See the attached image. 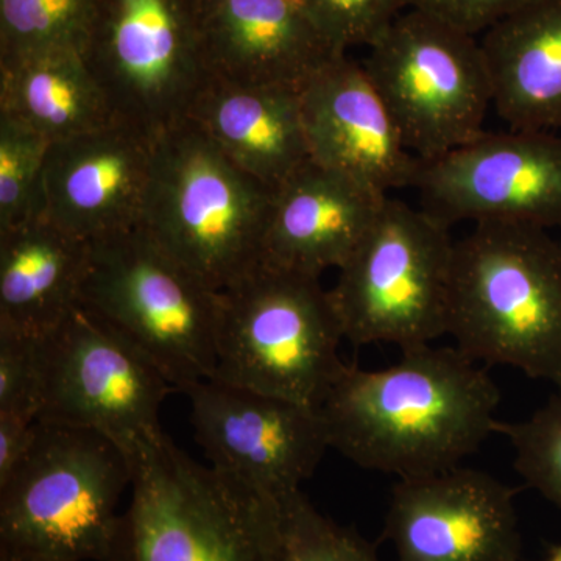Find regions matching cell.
Wrapping results in <instances>:
<instances>
[{
  "label": "cell",
  "instance_id": "6da1fadb",
  "mask_svg": "<svg viewBox=\"0 0 561 561\" xmlns=\"http://www.w3.org/2000/svg\"><path fill=\"white\" fill-rule=\"evenodd\" d=\"M501 394L456 346L401 351L381 370L342 368L321 402L331 449L365 470L421 478L459 467L497 434Z\"/></svg>",
  "mask_w": 561,
  "mask_h": 561
},
{
  "label": "cell",
  "instance_id": "7a4b0ae2",
  "mask_svg": "<svg viewBox=\"0 0 561 561\" xmlns=\"http://www.w3.org/2000/svg\"><path fill=\"white\" fill-rule=\"evenodd\" d=\"M448 335L478 364L560 386V242L540 228L474 225L454 245Z\"/></svg>",
  "mask_w": 561,
  "mask_h": 561
},
{
  "label": "cell",
  "instance_id": "3957f363",
  "mask_svg": "<svg viewBox=\"0 0 561 561\" xmlns=\"http://www.w3.org/2000/svg\"><path fill=\"white\" fill-rule=\"evenodd\" d=\"M273 195L186 119L157 136L142 227L224 291L262 264Z\"/></svg>",
  "mask_w": 561,
  "mask_h": 561
},
{
  "label": "cell",
  "instance_id": "277c9868",
  "mask_svg": "<svg viewBox=\"0 0 561 561\" xmlns=\"http://www.w3.org/2000/svg\"><path fill=\"white\" fill-rule=\"evenodd\" d=\"M80 306L184 391L216 375L224 297L140 225L90 242Z\"/></svg>",
  "mask_w": 561,
  "mask_h": 561
},
{
  "label": "cell",
  "instance_id": "5b68a950",
  "mask_svg": "<svg viewBox=\"0 0 561 561\" xmlns=\"http://www.w3.org/2000/svg\"><path fill=\"white\" fill-rule=\"evenodd\" d=\"M110 561H275L271 496L203 467L162 432L130 457Z\"/></svg>",
  "mask_w": 561,
  "mask_h": 561
},
{
  "label": "cell",
  "instance_id": "8992f818",
  "mask_svg": "<svg viewBox=\"0 0 561 561\" xmlns=\"http://www.w3.org/2000/svg\"><path fill=\"white\" fill-rule=\"evenodd\" d=\"M127 454L105 435L36 421L24 459L0 483V545L66 561H110Z\"/></svg>",
  "mask_w": 561,
  "mask_h": 561
},
{
  "label": "cell",
  "instance_id": "52a82bcc",
  "mask_svg": "<svg viewBox=\"0 0 561 561\" xmlns=\"http://www.w3.org/2000/svg\"><path fill=\"white\" fill-rule=\"evenodd\" d=\"M221 297L213 379L320 408L345 367V334L320 278L261 264Z\"/></svg>",
  "mask_w": 561,
  "mask_h": 561
},
{
  "label": "cell",
  "instance_id": "ba28073f",
  "mask_svg": "<svg viewBox=\"0 0 561 561\" xmlns=\"http://www.w3.org/2000/svg\"><path fill=\"white\" fill-rule=\"evenodd\" d=\"M454 245L448 225L387 198L330 289L345 341L404 351L448 335Z\"/></svg>",
  "mask_w": 561,
  "mask_h": 561
},
{
  "label": "cell",
  "instance_id": "9c48e42d",
  "mask_svg": "<svg viewBox=\"0 0 561 561\" xmlns=\"http://www.w3.org/2000/svg\"><path fill=\"white\" fill-rule=\"evenodd\" d=\"M367 49L364 68L421 161L440 158L485 131L493 94L479 36L409 9Z\"/></svg>",
  "mask_w": 561,
  "mask_h": 561
},
{
  "label": "cell",
  "instance_id": "30bf717a",
  "mask_svg": "<svg viewBox=\"0 0 561 561\" xmlns=\"http://www.w3.org/2000/svg\"><path fill=\"white\" fill-rule=\"evenodd\" d=\"M117 119L158 136L209 80L197 0H98L83 50Z\"/></svg>",
  "mask_w": 561,
  "mask_h": 561
},
{
  "label": "cell",
  "instance_id": "8fae6325",
  "mask_svg": "<svg viewBox=\"0 0 561 561\" xmlns=\"http://www.w3.org/2000/svg\"><path fill=\"white\" fill-rule=\"evenodd\" d=\"M173 386L130 342L83 306L43 337L38 421L105 435L131 457L162 434Z\"/></svg>",
  "mask_w": 561,
  "mask_h": 561
},
{
  "label": "cell",
  "instance_id": "7c38bea8",
  "mask_svg": "<svg viewBox=\"0 0 561 561\" xmlns=\"http://www.w3.org/2000/svg\"><path fill=\"white\" fill-rule=\"evenodd\" d=\"M413 190L443 224L561 225V138L552 131L489 133L423 161Z\"/></svg>",
  "mask_w": 561,
  "mask_h": 561
},
{
  "label": "cell",
  "instance_id": "4fadbf2b",
  "mask_svg": "<svg viewBox=\"0 0 561 561\" xmlns=\"http://www.w3.org/2000/svg\"><path fill=\"white\" fill-rule=\"evenodd\" d=\"M209 467L265 496L300 490L331 449L319 408L208 379L186 390Z\"/></svg>",
  "mask_w": 561,
  "mask_h": 561
},
{
  "label": "cell",
  "instance_id": "5bb4252c",
  "mask_svg": "<svg viewBox=\"0 0 561 561\" xmlns=\"http://www.w3.org/2000/svg\"><path fill=\"white\" fill-rule=\"evenodd\" d=\"M516 490L489 472L451 470L400 479L383 538L398 561H519Z\"/></svg>",
  "mask_w": 561,
  "mask_h": 561
},
{
  "label": "cell",
  "instance_id": "9a60e30c",
  "mask_svg": "<svg viewBox=\"0 0 561 561\" xmlns=\"http://www.w3.org/2000/svg\"><path fill=\"white\" fill-rule=\"evenodd\" d=\"M157 136L125 122L55 140L43 217L87 242L142 225Z\"/></svg>",
  "mask_w": 561,
  "mask_h": 561
},
{
  "label": "cell",
  "instance_id": "2e32d148",
  "mask_svg": "<svg viewBox=\"0 0 561 561\" xmlns=\"http://www.w3.org/2000/svg\"><path fill=\"white\" fill-rule=\"evenodd\" d=\"M302 124L311 161L367 190L415 186L421 164L364 68L337 55L302 84Z\"/></svg>",
  "mask_w": 561,
  "mask_h": 561
},
{
  "label": "cell",
  "instance_id": "e0dca14e",
  "mask_svg": "<svg viewBox=\"0 0 561 561\" xmlns=\"http://www.w3.org/2000/svg\"><path fill=\"white\" fill-rule=\"evenodd\" d=\"M209 77L301 90L337 55L306 0H197Z\"/></svg>",
  "mask_w": 561,
  "mask_h": 561
},
{
  "label": "cell",
  "instance_id": "ac0fdd59",
  "mask_svg": "<svg viewBox=\"0 0 561 561\" xmlns=\"http://www.w3.org/2000/svg\"><path fill=\"white\" fill-rule=\"evenodd\" d=\"M389 197L309 161L273 195L262 264L317 278L339 271Z\"/></svg>",
  "mask_w": 561,
  "mask_h": 561
},
{
  "label": "cell",
  "instance_id": "d6986e66",
  "mask_svg": "<svg viewBox=\"0 0 561 561\" xmlns=\"http://www.w3.org/2000/svg\"><path fill=\"white\" fill-rule=\"evenodd\" d=\"M187 121L273 191L311 161L298 90L209 77Z\"/></svg>",
  "mask_w": 561,
  "mask_h": 561
},
{
  "label": "cell",
  "instance_id": "ffe728a7",
  "mask_svg": "<svg viewBox=\"0 0 561 561\" xmlns=\"http://www.w3.org/2000/svg\"><path fill=\"white\" fill-rule=\"evenodd\" d=\"M508 128L561 130V0H535L479 36Z\"/></svg>",
  "mask_w": 561,
  "mask_h": 561
},
{
  "label": "cell",
  "instance_id": "44dd1931",
  "mask_svg": "<svg viewBox=\"0 0 561 561\" xmlns=\"http://www.w3.org/2000/svg\"><path fill=\"white\" fill-rule=\"evenodd\" d=\"M90 242L46 217L0 231V327L49 334L79 308Z\"/></svg>",
  "mask_w": 561,
  "mask_h": 561
},
{
  "label": "cell",
  "instance_id": "7402d4cb",
  "mask_svg": "<svg viewBox=\"0 0 561 561\" xmlns=\"http://www.w3.org/2000/svg\"><path fill=\"white\" fill-rule=\"evenodd\" d=\"M0 114L55 142L117 122L80 50L0 60Z\"/></svg>",
  "mask_w": 561,
  "mask_h": 561
},
{
  "label": "cell",
  "instance_id": "603a6c76",
  "mask_svg": "<svg viewBox=\"0 0 561 561\" xmlns=\"http://www.w3.org/2000/svg\"><path fill=\"white\" fill-rule=\"evenodd\" d=\"M98 0H0V60L83 50Z\"/></svg>",
  "mask_w": 561,
  "mask_h": 561
},
{
  "label": "cell",
  "instance_id": "cb8c5ba5",
  "mask_svg": "<svg viewBox=\"0 0 561 561\" xmlns=\"http://www.w3.org/2000/svg\"><path fill=\"white\" fill-rule=\"evenodd\" d=\"M271 497L275 561H379L370 542L321 515L301 490Z\"/></svg>",
  "mask_w": 561,
  "mask_h": 561
},
{
  "label": "cell",
  "instance_id": "d4e9b609",
  "mask_svg": "<svg viewBox=\"0 0 561 561\" xmlns=\"http://www.w3.org/2000/svg\"><path fill=\"white\" fill-rule=\"evenodd\" d=\"M50 140L0 114V231L43 217Z\"/></svg>",
  "mask_w": 561,
  "mask_h": 561
},
{
  "label": "cell",
  "instance_id": "484cf974",
  "mask_svg": "<svg viewBox=\"0 0 561 561\" xmlns=\"http://www.w3.org/2000/svg\"><path fill=\"white\" fill-rule=\"evenodd\" d=\"M511 442L515 470L530 489L561 508V383L529 419L497 424Z\"/></svg>",
  "mask_w": 561,
  "mask_h": 561
},
{
  "label": "cell",
  "instance_id": "4316f807",
  "mask_svg": "<svg viewBox=\"0 0 561 561\" xmlns=\"http://www.w3.org/2000/svg\"><path fill=\"white\" fill-rule=\"evenodd\" d=\"M43 337L0 327V413L38 420Z\"/></svg>",
  "mask_w": 561,
  "mask_h": 561
},
{
  "label": "cell",
  "instance_id": "83f0119b",
  "mask_svg": "<svg viewBox=\"0 0 561 561\" xmlns=\"http://www.w3.org/2000/svg\"><path fill=\"white\" fill-rule=\"evenodd\" d=\"M313 16L341 51L368 47L387 27L411 9V0H306Z\"/></svg>",
  "mask_w": 561,
  "mask_h": 561
},
{
  "label": "cell",
  "instance_id": "f1b7e54d",
  "mask_svg": "<svg viewBox=\"0 0 561 561\" xmlns=\"http://www.w3.org/2000/svg\"><path fill=\"white\" fill-rule=\"evenodd\" d=\"M535 0H411V9L424 11L470 35L481 36Z\"/></svg>",
  "mask_w": 561,
  "mask_h": 561
},
{
  "label": "cell",
  "instance_id": "f546056e",
  "mask_svg": "<svg viewBox=\"0 0 561 561\" xmlns=\"http://www.w3.org/2000/svg\"><path fill=\"white\" fill-rule=\"evenodd\" d=\"M36 421L20 413H0V483L10 478L31 449Z\"/></svg>",
  "mask_w": 561,
  "mask_h": 561
},
{
  "label": "cell",
  "instance_id": "4dcf8cb0",
  "mask_svg": "<svg viewBox=\"0 0 561 561\" xmlns=\"http://www.w3.org/2000/svg\"><path fill=\"white\" fill-rule=\"evenodd\" d=\"M0 561H66L57 557L46 556L27 549L11 548V546L0 545Z\"/></svg>",
  "mask_w": 561,
  "mask_h": 561
},
{
  "label": "cell",
  "instance_id": "1f68e13d",
  "mask_svg": "<svg viewBox=\"0 0 561 561\" xmlns=\"http://www.w3.org/2000/svg\"><path fill=\"white\" fill-rule=\"evenodd\" d=\"M542 561H561V542L560 545L553 546L549 551L548 557Z\"/></svg>",
  "mask_w": 561,
  "mask_h": 561
},
{
  "label": "cell",
  "instance_id": "d6a6232c",
  "mask_svg": "<svg viewBox=\"0 0 561 561\" xmlns=\"http://www.w3.org/2000/svg\"><path fill=\"white\" fill-rule=\"evenodd\" d=\"M559 242H560V249H561V239H560V241H559Z\"/></svg>",
  "mask_w": 561,
  "mask_h": 561
}]
</instances>
